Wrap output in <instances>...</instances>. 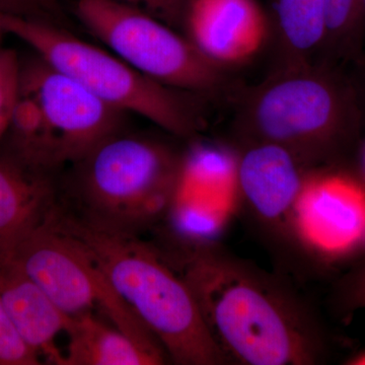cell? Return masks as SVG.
Masks as SVG:
<instances>
[{
	"mask_svg": "<svg viewBox=\"0 0 365 365\" xmlns=\"http://www.w3.org/2000/svg\"><path fill=\"white\" fill-rule=\"evenodd\" d=\"M239 157L227 148L199 145L182 158L179 188L235 206Z\"/></svg>",
	"mask_w": 365,
	"mask_h": 365,
	"instance_id": "cell-15",
	"label": "cell"
},
{
	"mask_svg": "<svg viewBox=\"0 0 365 365\" xmlns=\"http://www.w3.org/2000/svg\"><path fill=\"white\" fill-rule=\"evenodd\" d=\"M21 58L13 49L0 50V143L9 130L20 96Z\"/></svg>",
	"mask_w": 365,
	"mask_h": 365,
	"instance_id": "cell-18",
	"label": "cell"
},
{
	"mask_svg": "<svg viewBox=\"0 0 365 365\" xmlns=\"http://www.w3.org/2000/svg\"><path fill=\"white\" fill-rule=\"evenodd\" d=\"M53 223L74 237L117 294L180 365L228 364L204 323L191 290L162 255L136 234L101 225L56 205Z\"/></svg>",
	"mask_w": 365,
	"mask_h": 365,
	"instance_id": "cell-2",
	"label": "cell"
},
{
	"mask_svg": "<svg viewBox=\"0 0 365 365\" xmlns=\"http://www.w3.org/2000/svg\"><path fill=\"white\" fill-rule=\"evenodd\" d=\"M53 170L29 165L9 148L0 151V255L56 204Z\"/></svg>",
	"mask_w": 365,
	"mask_h": 365,
	"instance_id": "cell-13",
	"label": "cell"
},
{
	"mask_svg": "<svg viewBox=\"0 0 365 365\" xmlns=\"http://www.w3.org/2000/svg\"><path fill=\"white\" fill-rule=\"evenodd\" d=\"M232 209L227 204L198 195L193 200L180 203L177 225L184 234L191 235L200 245H211L225 232Z\"/></svg>",
	"mask_w": 365,
	"mask_h": 365,
	"instance_id": "cell-17",
	"label": "cell"
},
{
	"mask_svg": "<svg viewBox=\"0 0 365 365\" xmlns=\"http://www.w3.org/2000/svg\"><path fill=\"white\" fill-rule=\"evenodd\" d=\"M302 165L297 155L283 146L252 141L239 155V193L265 222L290 220L306 181Z\"/></svg>",
	"mask_w": 365,
	"mask_h": 365,
	"instance_id": "cell-11",
	"label": "cell"
},
{
	"mask_svg": "<svg viewBox=\"0 0 365 365\" xmlns=\"http://www.w3.org/2000/svg\"><path fill=\"white\" fill-rule=\"evenodd\" d=\"M362 14H364V23H365V0H362Z\"/></svg>",
	"mask_w": 365,
	"mask_h": 365,
	"instance_id": "cell-24",
	"label": "cell"
},
{
	"mask_svg": "<svg viewBox=\"0 0 365 365\" xmlns=\"http://www.w3.org/2000/svg\"><path fill=\"white\" fill-rule=\"evenodd\" d=\"M290 220L309 248L343 256L365 239V190L345 175L307 177Z\"/></svg>",
	"mask_w": 365,
	"mask_h": 365,
	"instance_id": "cell-9",
	"label": "cell"
},
{
	"mask_svg": "<svg viewBox=\"0 0 365 365\" xmlns=\"http://www.w3.org/2000/svg\"><path fill=\"white\" fill-rule=\"evenodd\" d=\"M0 299L26 344L48 361L61 364L55 340L71 317L61 311L11 256L0 255Z\"/></svg>",
	"mask_w": 365,
	"mask_h": 365,
	"instance_id": "cell-12",
	"label": "cell"
},
{
	"mask_svg": "<svg viewBox=\"0 0 365 365\" xmlns=\"http://www.w3.org/2000/svg\"><path fill=\"white\" fill-rule=\"evenodd\" d=\"M4 32L11 34L57 71L115 109L150 120L170 134L189 137L199 118L188 98L132 68L111 51L81 39L68 29L1 14Z\"/></svg>",
	"mask_w": 365,
	"mask_h": 365,
	"instance_id": "cell-5",
	"label": "cell"
},
{
	"mask_svg": "<svg viewBox=\"0 0 365 365\" xmlns=\"http://www.w3.org/2000/svg\"><path fill=\"white\" fill-rule=\"evenodd\" d=\"M327 40L349 39L364 24L362 0H326Z\"/></svg>",
	"mask_w": 365,
	"mask_h": 365,
	"instance_id": "cell-21",
	"label": "cell"
},
{
	"mask_svg": "<svg viewBox=\"0 0 365 365\" xmlns=\"http://www.w3.org/2000/svg\"><path fill=\"white\" fill-rule=\"evenodd\" d=\"M182 24L197 49L220 67L253 58L268 36L257 0H189Z\"/></svg>",
	"mask_w": 365,
	"mask_h": 365,
	"instance_id": "cell-10",
	"label": "cell"
},
{
	"mask_svg": "<svg viewBox=\"0 0 365 365\" xmlns=\"http://www.w3.org/2000/svg\"><path fill=\"white\" fill-rule=\"evenodd\" d=\"M0 14L71 30L61 0H0Z\"/></svg>",
	"mask_w": 365,
	"mask_h": 365,
	"instance_id": "cell-19",
	"label": "cell"
},
{
	"mask_svg": "<svg viewBox=\"0 0 365 365\" xmlns=\"http://www.w3.org/2000/svg\"><path fill=\"white\" fill-rule=\"evenodd\" d=\"M182 163L165 144L121 131L113 134L73 163L81 215L137 235L172 207Z\"/></svg>",
	"mask_w": 365,
	"mask_h": 365,
	"instance_id": "cell-4",
	"label": "cell"
},
{
	"mask_svg": "<svg viewBox=\"0 0 365 365\" xmlns=\"http://www.w3.org/2000/svg\"><path fill=\"white\" fill-rule=\"evenodd\" d=\"M348 364L365 365V351L357 353L356 355L348 360Z\"/></svg>",
	"mask_w": 365,
	"mask_h": 365,
	"instance_id": "cell-23",
	"label": "cell"
},
{
	"mask_svg": "<svg viewBox=\"0 0 365 365\" xmlns=\"http://www.w3.org/2000/svg\"><path fill=\"white\" fill-rule=\"evenodd\" d=\"M73 14L86 30L132 68L182 91L213 90L222 67L172 26L115 0H78Z\"/></svg>",
	"mask_w": 365,
	"mask_h": 365,
	"instance_id": "cell-8",
	"label": "cell"
},
{
	"mask_svg": "<svg viewBox=\"0 0 365 365\" xmlns=\"http://www.w3.org/2000/svg\"><path fill=\"white\" fill-rule=\"evenodd\" d=\"M242 119L252 141L283 146L304 165L325 160L349 140L357 109L349 86L337 76L299 66L255 90Z\"/></svg>",
	"mask_w": 365,
	"mask_h": 365,
	"instance_id": "cell-6",
	"label": "cell"
},
{
	"mask_svg": "<svg viewBox=\"0 0 365 365\" xmlns=\"http://www.w3.org/2000/svg\"><path fill=\"white\" fill-rule=\"evenodd\" d=\"M275 14L292 51H312L328 37L326 0H275Z\"/></svg>",
	"mask_w": 365,
	"mask_h": 365,
	"instance_id": "cell-16",
	"label": "cell"
},
{
	"mask_svg": "<svg viewBox=\"0 0 365 365\" xmlns=\"http://www.w3.org/2000/svg\"><path fill=\"white\" fill-rule=\"evenodd\" d=\"M40 364L39 354L26 344L0 299V365Z\"/></svg>",
	"mask_w": 365,
	"mask_h": 365,
	"instance_id": "cell-20",
	"label": "cell"
},
{
	"mask_svg": "<svg viewBox=\"0 0 365 365\" xmlns=\"http://www.w3.org/2000/svg\"><path fill=\"white\" fill-rule=\"evenodd\" d=\"M1 33H4V29H2L1 14H0V35H1Z\"/></svg>",
	"mask_w": 365,
	"mask_h": 365,
	"instance_id": "cell-25",
	"label": "cell"
},
{
	"mask_svg": "<svg viewBox=\"0 0 365 365\" xmlns=\"http://www.w3.org/2000/svg\"><path fill=\"white\" fill-rule=\"evenodd\" d=\"M136 7L169 26L182 23L189 0H115Z\"/></svg>",
	"mask_w": 365,
	"mask_h": 365,
	"instance_id": "cell-22",
	"label": "cell"
},
{
	"mask_svg": "<svg viewBox=\"0 0 365 365\" xmlns=\"http://www.w3.org/2000/svg\"><path fill=\"white\" fill-rule=\"evenodd\" d=\"M125 115L35 54L21 59L20 96L4 139L21 160L55 170L121 131Z\"/></svg>",
	"mask_w": 365,
	"mask_h": 365,
	"instance_id": "cell-3",
	"label": "cell"
},
{
	"mask_svg": "<svg viewBox=\"0 0 365 365\" xmlns=\"http://www.w3.org/2000/svg\"><path fill=\"white\" fill-rule=\"evenodd\" d=\"M66 333L68 344L60 365H158L165 361L93 312L71 317Z\"/></svg>",
	"mask_w": 365,
	"mask_h": 365,
	"instance_id": "cell-14",
	"label": "cell"
},
{
	"mask_svg": "<svg viewBox=\"0 0 365 365\" xmlns=\"http://www.w3.org/2000/svg\"><path fill=\"white\" fill-rule=\"evenodd\" d=\"M186 256L176 271L228 364H318L323 355L318 331L283 288L211 245H199Z\"/></svg>",
	"mask_w": 365,
	"mask_h": 365,
	"instance_id": "cell-1",
	"label": "cell"
},
{
	"mask_svg": "<svg viewBox=\"0 0 365 365\" xmlns=\"http://www.w3.org/2000/svg\"><path fill=\"white\" fill-rule=\"evenodd\" d=\"M364 165H365V153H364Z\"/></svg>",
	"mask_w": 365,
	"mask_h": 365,
	"instance_id": "cell-26",
	"label": "cell"
},
{
	"mask_svg": "<svg viewBox=\"0 0 365 365\" xmlns=\"http://www.w3.org/2000/svg\"><path fill=\"white\" fill-rule=\"evenodd\" d=\"M50 210L19 237L9 256L67 316L100 309L137 344L169 359L160 341L117 294L90 254L53 223Z\"/></svg>",
	"mask_w": 365,
	"mask_h": 365,
	"instance_id": "cell-7",
	"label": "cell"
}]
</instances>
